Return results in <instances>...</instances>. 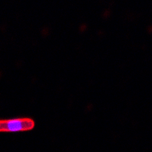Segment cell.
Here are the masks:
<instances>
[{"label":"cell","instance_id":"6da1fadb","mask_svg":"<svg viewBox=\"0 0 152 152\" xmlns=\"http://www.w3.org/2000/svg\"><path fill=\"white\" fill-rule=\"evenodd\" d=\"M35 123L31 118L0 120V132H18L32 130Z\"/></svg>","mask_w":152,"mask_h":152}]
</instances>
